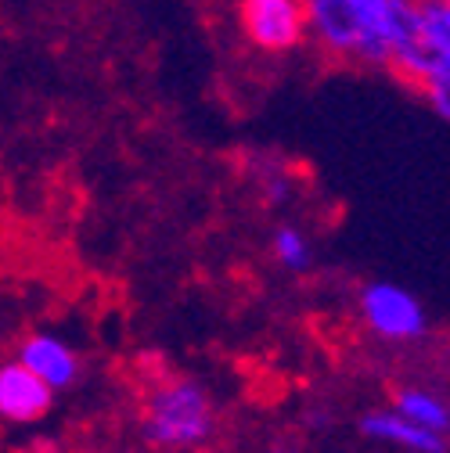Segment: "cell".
<instances>
[{"instance_id":"cell-1","label":"cell","mask_w":450,"mask_h":453,"mask_svg":"<svg viewBox=\"0 0 450 453\" xmlns=\"http://www.w3.org/2000/svg\"><path fill=\"white\" fill-rule=\"evenodd\" d=\"M397 0H306L310 47L331 65L389 73V26Z\"/></svg>"},{"instance_id":"cell-2","label":"cell","mask_w":450,"mask_h":453,"mask_svg":"<svg viewBox=\"0 0 450 453\" xmlns=\"http://www.w3.org/2000/svg\"><path fill=\"white\" fill-rule=\"evenodd\" d=\"M213 400L195 378H159L144 395L141 435L159 449H195L213 435Z\"/></svg>"},{"instance_id":"cell-3","label":"cell","mask_w":450,"mask_h":453,"mask_svg":"<svg viewBox=\"0 0 450 453\" xmlns=\"http://www.w3.org/2000/svg\"><path fill=\"white\" fill-rule=\"evenodd\" d=\"M235 22L242 40L267 58H285L310 43L306 0H235Z\"/></svg>"},{"instance_id":"cell-4","label":"cell","mask_w":450,"mask_h":453,"mask_svg":"<svg viewBox=\"0 0 450 453\" xmlns=\"http://www.w3.org/2000/svg\"><path fill=\"white\" fill-rule=\"evenodd\" d=\"M357 313L371 334H378L382 342H418L429 331L425 306L407 292L404 285L392 280H368L357 292Z\"/></svg>"},{"instance_id":"cell-5","label":"cell","mask_w":450,"mask_h":453,"mask_svg":"<svg viewBox=\"0 0 450 453\" xmlns=\"http://www.w3.org/2000/svg\"><path fill=\"white\" fill-rule=\"evenodd\" d=\"M15 360L22 367H29L40 381H47L54 392L76 385L80 378V357L66 338L50 334V331H29L19 338L15 346Z\"/></svg>"},{"instance_id":"cell-6","label":"cell","mask_w":450,"mask_h":453,"mask_svg":"<svg viewBox=\"0 0 450 453\" xmlns=\"http://www.w3.org/2000/svg\"><path fill=\"white\" fill-rule=\"evenodd\" d=\"M54 407V388L19 360L0 367V414L12 425H36Z\"/></svg>"},{"instance_id":"cell-7","label":"cell","mask_w":450,"mask_h":453,"mask_svg":"<svg viewBox=\"0 0 450 453\" xmlns=\"http://www.w3.org/2000/svg\"><path fill=\"white\" fill-rule=\"evenodd\" d=\"M361 435L378 439V442H392V446H404V449H415V453H443L446 449L443 435L415 425L400 411H371V414H364L361 418Z\"/></svg>"},{"instance_id":"cell-8","label":"cell","mask_w":450,"mask_h":453,"mask_svg":"<svg viewBox=\"0 0 450 453\" xmlns=\"http://www.w3.org/2000/svg\"><path fill=\"white\" fill-rule=\"evenodd\" d=\"M392 407H397L404 418H411L415 425L443 435L450 428V411L439 395H432L429 388H411V385H400L392 388Z\"/></svg>"},{"instance_id":"cell-9","label":"cell","mask_w":450,"mask_h":453,"mask_svg":"<svg viewBox=\"0 0 450 453\" xmlns=\"http://www.w3.org/2000/svg\"><path fill=\"white\" fill-rule=\"evenodd\" d=\"M270 256L281 270L289 273H306L314 266V242L303 226L296 223H277L270 231Z\"/></svg>"},{"instance_id":"cell-10","label":"cell","mask_w":450,"mask_h":453,"mask_svg":"<svg viewBox=\"0 0 450 453\" xmlns=\"http://www.w3.org/2000/svg\"><path fill=\"white\" fill-rule=\"evenodd\" d=\"M252 184L260 191V202L267 209H274V205H289L296 198L299 177L289 173L285 162H277V158H256L252 162Z\"/></svg>"},{"instance_id":"cell-11","label":"cell","mask_w":450,"mask_h":453,"mask_svg":"<svg viewBox=\"0 0 450 453\" xmlns=\"http://www.w3.org/2000/svg\"><path fill=\"white\" fill-rule=\"evenodd\" d=\"M422 36L436 58L450 69V4L443 0H422Z\"/></svg>"},{"instance_id":"cell-12","label":"cell","mask_w":450,"mask_h":453,"mask_svg":"<svg viewBox=\"0 0 450 453\" xmlns=\"http://www.w3.org/2000/svg\"><path fill=\"white\" fill-rule=\"evenodd\" d=\"M422 97H425V104L436 111L443 123H450V73L439 76V80H432V83L422 90Z\"/></svg>"},{"instance_id":"cell-13","label":"cell","mask_w":450,"mask_h":453,"mask_svg":"<svg viewBox=\"0 0 450 453\" xmlns=\"http://www.w3.org/2000/svg\"><path fill=\"white\" fill-rule=\"evenodd\" d=\"M270 453H299V449H292V446H274Z\"/></svg>"},{"instance_id":"cell-14","label":"cell","mask_w":450,"mask_h":453,"mask_svg":"<svg viewBox=\"0 0 450 453\" xmlns=\"http://www.w3.org/2000/svg\"><path fill=\"white\" fill-rule=\"evenodd\" d=\"M29 453H54V449H29Z\"/></svg>"},{"instance_id":"cell-15","label":"cell","mask_w":450,"mask_h":453,"mask_svg":"<svg viewBox=\"0 0 450 453\" xmlns=\"http://www.w3.org/2000/svg\"><path fill=\"white\" fill-rule=\"evenodd\" d=\"M443 4H450V0H443Z\"/></svg>"}]
</instances>
